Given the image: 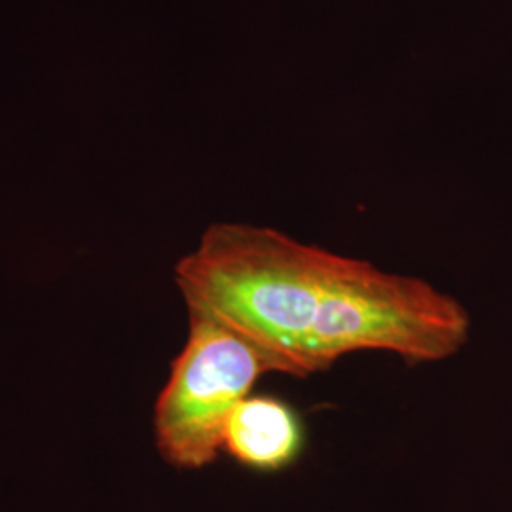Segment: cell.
<instances>
[{
  "instance_id": "6da1fadb",
  "label": "cell",
  "mask_w": 512,
  "mask_h": 512,
  "mask_svg": "<svg viewBox=\"0 0 512 512\" xmlns=\"http://www.w3.org/2000/svg\"><path fill=\"white\" fill-rule=\"evenodd\" d=\"M332 255L275 228L217 222L175 266L188 308L213 313L281 374H313L308 340Z\"/></svg>"
},
{
  "instance_id": "7a4b0ae2",
  "label": "cell",
  "mask_w": 512,
  "mask_h": 512,
  "mask_svg": "<svg viewBox=\"0 0 512 512\" xmlns=\"http://www.w3.org/2000/svg\"><path fill=\"white\" fill-rule=\"evenodd\" d=\"M471 317L458 300L412 275L332 255L308 340L311 370L355 351H391L406 363H439L469 340Z\"/></svg>"
},
{
  "instance_id": "3957f363",
  "label": "cell",
  "mask_w": 512,
  "mask_h": 512,
  "mask_svg": "<svg viewBox=\"0 0 512 512\" xmlns=\"http://www.w3.org/2000/svg\"><path fill=\"white\" fill-rule=\"evenodd\" d=\"M183 351L154 404V440L165 463L198 471L222 452L224 425L274 363L213 313L188 308Z\"/></svg>"
},
{
  "instance_id": "277c9868",
  "label": "cell",
  "mask_w": 512,
  "mask_h": 512,
  "mask_svg": "<svg viewBox=\"0 0 512 512\" xmlns=\"http://www.w3.org/2000/svg\"><path fill=\"white\" fill-rule=\"evenodd\" d=\"M306 433L293 406L272 395H249L224 425L222 452L243 469L277 475L302 458Z\"/></svg>"
}]
</instances>
